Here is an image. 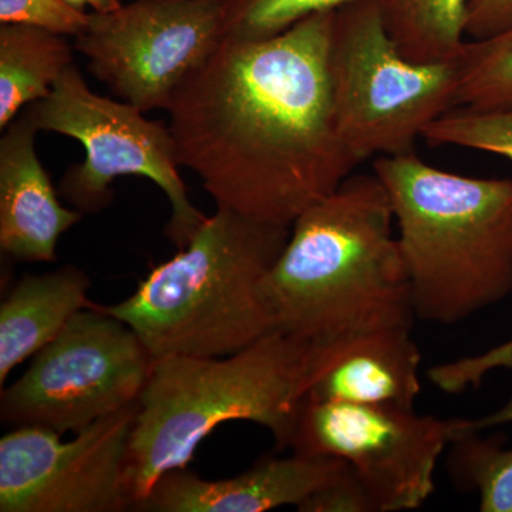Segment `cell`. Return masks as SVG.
Listing matches in <instances>:
<instances>
[{
  "label": "cell",
  "instance_id": "4316f807",
  "mask_svg": "<svg viewBox=\"0 0 512 512\" xmlns=\"http://www.w3.org/2000/svg\"><path fill=\"white\" fill-rule=\"evenodd\" d=\"M67 5L77 10L86 12V9H92L94 13H106L119 8L121 0H64Z\"/></svg>",
  "mask_w": 512,
  "mask_h": 512
},
{
  "label": "cell",
  "instance_id": "ba28073f",
  "mask_svg": "<svg viewBox=\"0 0 512 512\" xmlns=\"http://www.w3.org/2000/svg\"><path fill=\"white\" fill-rule=\"evenodd\" d=\"M153 365L134 330L92 303L2 390L0 419L77 433L136 403Z\"/></svg>",
  "mask_w": 512,
  "mask_h": 512
},
{
  "label": "cell",
  "instance_id": "ffe728a7",
  "mask_svg": "<svg viewBox=\"0 0 512 512\" xmlns=\"http://www.w3.org/2000/svg\"><path fill=\"white\" fill-rule=\"evenodd\" d=\"M423 138L431 146L470 148L512 163V109L454 107L434 121Z\"/></svg>",
  "mask_w": 512,
  "mask_h": 512
},
{
  "label": "cell",
  "instance_id": "7a4b0ae2",
  "mask_svg": "<svg viewBox=\"0 0 512 512\" xmlns=\"http://www.w3.org/2000/svg\"><path fill=\"white\" fill-rule=\"evenodd\" d=\"M394 224L375 173L349 175L303 212L266 279L276 329L311 343L412 329V286Z\"/></svg>",
  "mask_w": 512,
  "mask_h": 512
},
{
  "label": "cell",
  "instance_id": "603a6c76",
  "mask_svg": "<svg viewBox=\"0 0 512 512\" xmlns=\"http://www.w3.org/2000/svg\"><path fill=\"white\" fill-rule=\"evenodd\" d=\"M495 367H512V340L483 356L467 357V359L433 367L429 376L431 382L444 392L458 393L480 383L485 373Z\"/></svg>",
  "mask_w": 512,
  "mask_h": 512
},
{
  "label": "cell",
  "instance_id": "d6986e66",
  "mask_svg": "<svg viewBox=\"0 0 512 512\" xmlns=\"http://www.w3.org/2000/svg\"><path fill=\"white\" fill-rule=\"evenodd\" d=\"M456 107L512 109V26L487 39L467 40Z\"/></svg>",
  "mask_w": 512,
  "mask_h": 512
},
{
  "label": "cell",
  "instance_id": "9c48e42d",
  "mask_svg": "<svg viewBox=\"0 0 512 512\" xmlns=\"http://www.w3.org/2000/svg\"><path fill=\"white\" fill-rule=\"evenodd\" d=\"M74 49L96 79L144 113L167 110L174 93L224 39L222 0H133L90 12Z\"/></svg>",
  "mask_w": 512,
  "mask_h": 512
},
{
  "label": "cell",
  "instance_id": "44dd1931",
  "mask_svg": "<svg viewBox=\"0 0 512 512\" xmlns=\"http://www.w3.org/2000/svg\"><path fill=\"white\" fill-rule=\"evenodd\" d=\"M355 0H222L224 37L278 35L308 16L338 10Z\"/></svg>",
  "mask_w": 512,
  "mask_h": 512
},
{
  "label": "cell",
  "instance_id": "2e32d148",
  "mask_svg": "<svg viewBox=\"0 0 512 512\" xmlns=\"http://www.w3.org/2000/svg\"><path fill=\"white\" fill-rule=\"evenodd\" d=\"M67 36L15 23H0V128L52 92L74 63Z\"/></svg>",
  "mask_w": 512,
  "mask_h": 512
},
{
  "label": "cell",
  "instance_id": "484cf974",
  "mask_svg": "<svg viewBox=\"0 0 512 512\" xmlns=\"http://www.w3.org/2000/svg\"><path fill=\"white\" fill-rule=\"evenodd\" d=\"M510 421H512V399L500 412L491 414V416L484 417V419L480 420H467L466 429L481 431L487 429V427L497 426V424L510 423Z\"/></svg>",
  "mask_w": 512,
  "mask_h": 512
},
{
  "label": "cell",
  "instance_id": "30bf717a",
  "mask_svg": "<svg viewBox=\"0 0 512 512\" xmlns=\"http://www.w3.org/2000/svg\"><path fill=\"white\" fill-rule=\"evenodd\" d=\"M463 421L403 407L305 400L289 447L348 463L377 512L417 510L433 495L437 461Z\"/></svg>",
  "mask_w": 512,
  "mask_h": 512
},
{
  "label": "cell",
  "instance_id": "8fae6325",
  "mask_svg": "<svg viewBox=\"0 0 512 512\" xmlns=\"http://www.w3.org/2000/svg\"><path fill=\"white\" fill-rule=\"evenodd\" d=\"M137 410L138 400L69 441L43 427L9 430L0 439V512L133 510L126 464Z\"/></svg>",
  "mask_w": 512,
  "mask_h": 512
},
{
  "label": "cell",
  "instance_id": "52a82bcc",
  "mask_svg": "<svg viewBox=\"0 0 512 512\" xmlns=\"http://www.w3.org/2000/svg\"><path fill=\"white\" fill-rule=\"evenodd\" d=\"M37 131L62 134L79 141L83 163L67 168L59 194L82 214L109 207L111 185L119 177L153 181L171 204L165 235L183 249L207 220L190 200L181 178L170 127L144 117V111L126 101L100 96L90 89L73 63L45 99L26 107Z\"/></svg>",
  "mask_w": 512,
  "mask_h": 512
},
{
  "label": "cell",
  "instance_id": "5b68a950",
  "mask_svg": "<svg viewBox=\"0 0 512 512\" xmlns=\"http://www.w3.org/2000/svg\"><path fill=\"white\" fill-rule=\"evenodd\" d=\"M416 319L454 325L512 293V180L439 170L413 153L377 157Z\"/></svg>",
  "mask_w": 512,
  "mask_h": 512
},
{
  "label": "cell",
  "instance_id": "6da1fadb",
  "mask_svg": "<svg viewBox=\"0 0 512 512\" xmlns=\"http://www.w3.org/2000/svg\"><path fill=\"white\" fill-rule=\"evenodd\" d=\"M335 12L262 39L224 37L174 93L175 156L217 208L291 228L352 175L330 84Z\"/></svg>",
  "mask_w": 512,
  "mask_h": 512
},
{
  "label": "cell",
  "instance_id": "ac0fdd59",
  "mask_svg": "<svg viewBox=\"0 0 512 512\" xmlns=\"http://www.w3.org/2000/svg\"><path fill=\"white\" fill-rule=\"evenodd\" d=\"M464 421L447 447L451 476L478 491L481 512H512V450H505L498 437L485 439L480 430L466 429Z\"/></svg>",
  "mask_w": 512,
  "mask_h": 512
},
{
  "label": "cell",
  "instance_id": "7402d4cb",
  "mask_svg": "<svg viewBox=\"0 0 512 512\" xmlns=\"http://www.w3.org/2000/svg\"><path fill=\"white\" fill-rule=\"evenodd\" d=\"M90 13L67 5L64 0H0V23L36 26L77 37L89 25Z\"/></svg>",
  "mask_w": 512,
  "mask_h": 512
},
{
  "label": "cell",
  "instance_id": "3957f363",
  "mask_svg": "<svg viewBox=\"0 0 512 512\" xmlns=\"http://www.w3.org/2000/svg\"><path fill=\"white\" fill-rule=\"evenodd\" d=\"M316 345L274 330L222 357L170 356L154 362L126 464L133 510L168 471L187 468L202 441L228 421H251L289 447L311 386Z\"/></svg>",
  "mask_w": 512,
  "mask_h": 512
},
{
  "label": "cell",
  "instance_id": "e0dca14e",
  "mask_svg": "<svg viewBox=\"0 0 512 512\" xmlns=\"http://www.w3.org/2000/svg\"><path fill=\"white\" fill-rule=\"evenodd\" d=\"M384 25L407 59L450 62L463 55L471 0H376Z\"/></svg>",
  "mask_w": 512,
  "mask_h": 512
},
{
  "label": "cell",
  "instance_id": "5bb4252c",
  "mask_svg": "<svg viewBox=\"0 0 512 512\" xmlns=\"http://www.w3.org/2000/svg\"><path fill=\"white\" fill-rule=\"evenodd\" d=\"M39 131L25 111L0 140V248L23 262H55L57 242L82 220L63 207L36 154Z\"/></svg>",
  "mask_w": 512,
  "mask_h": 512
},
{
  "label": "cell",
  "instance_id": "cb8c5ba5",
  "mask_svg": "<svg viewBox=\"0 0 512 512\" xmlns=\"http://www.w3.org/2000/svg\"><path fill=\"white\" fill-rule=\"evenodd\" d=\"M301 512H377L372 497L346 463L345 470L328 487L312 495L298 508Z\"/></svg>",
  "mask_w": 512,
  "mask_h": 512
},
{
  "label": "cell",
  "instance_id": "9a60e30c",
  "mask_svg": "<svg viewBox=\"0 0 512 512\" xmlns=\"http://www.w3.org/2000/svg\"><path fill=\"white\" fill-rule=\"evenodd\" d=\"M90 285L74 265L20 279L0 306V386L16 366L55 340L76 313L92 306Z\"/></svg>",
  "mask_w": 512,
  "mask_h": 512
},
{
  "label": "cell",
  "instance_id": "277c9868",
  "mask_svg": "<svg viewBox=\"0 0 512 512\" xmlns=\"http://www.w3.org/2000/svg\"><path fill=\"white\" fill-rule=\"evenodd\" d=\"M289 234L217 208L133 295L96 306L130 326L153 362L232 355L276 330L266 279Z\"/></svg>",
  "mask_w": 512,
  "mask_h": 512
},
{
  "label": "cell",
  "instance_id": "4fadbf2b",
  "mask_svg": "<svg viewBox=\"0 0 512 512\" xmlns=\"http://www.w3.org/2000/svg\"><path fill=\"white\" fill-rule=\"evenodd\" d=\"M410 330H367L315 343L305 400L413 409L421 390V355Z\"/></svg>",
  "mask_w": 512,
  "mask_h": 512
},
{
  "label": "cell",
  "instance_id": "d4e9b609",
  "mask_svg": "<svg viewBox=\"0 0 512 512\" xmlns=\"http://www.w3.org/2000/svg\"><path fill=\"white\" fill-rule=\"evenodd\" d=\"M511 26L512 0H471L466 29L468 39H487Z\"/></svg>",
  "mask_w": 512,
  "mask_h": 512
},
{
  "label": "cell",
  "instance_id": "8992f818",
  "mask_svg": "<svg viewBox=\"0 0 512 512\" xmlns=\"http://www.w3.org/2000/svg\"><path fill=\"white\" fill-rule=\"evenodd\" d=\"M329 73L340 137L359 164L413 153L417 138L456 107L460 57L407 59L376 0H355L335 12Z\"/></svg>",
  "mask_w": 512,
  "mask_h": 512
},
{
  "label": "cell",
  "instance_id": "7c38bea8",
  "mask_svg": "<svg viewBox=\"0 0 512 512\" xmlns=\"http://www.w3.org/2000/svg\"><path fill=\"white\" fill-rule=\"evenodd\" d=\"M339 458L295 453L266 457L225 480H204L187 468L160 477L136 511L262 512L293 505L328 487L345 470Z\"/></svg>",
  "mask_w": 512,
  "mask_h": 512
}]
</instances>
